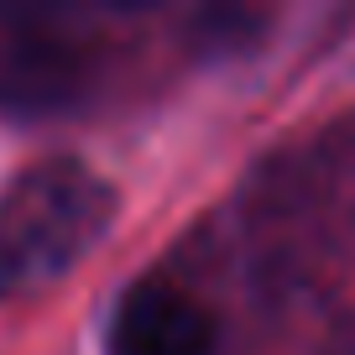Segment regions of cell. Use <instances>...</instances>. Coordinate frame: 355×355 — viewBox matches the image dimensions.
I'll use <instances>...</instances> for the list:
<instances>
[{"instance_id":"cell-1","label":"cell","mask_w":355,"mask_h":355,"mask_svg":"<svg viewBox=\"0 0 355 355\" xmlns=\"http://www.w3.org/2000/svg\"><path fill=\"white\" fill-rule=\"evenodd\" d=\"M115 225V189L78 157L32 162L0 193V303L53 288Z\"/></svg>"},{"instance_id":"cell-2","label":"cell","mask_w":355,"mask_h":355,"mask_svg":"<svg viewBox=\"0 0 355 355\" xmlns=\"http://www.w3.org/2000/svg\"><path fill=\"white\" fill-rule=\"evenodd\" d=\"M214 313L162 277L136 282L110 319V355H214Z\"/></svg>"},{"instance_id":"cell-3","label":"cell","mask_w":355,"mask_h":355,"mask_svg":"<svg viewBox=\"0 0 355 355\" xmlns=\"http://www.w3.org/2000/svg\"><path fill=\"white\" fill-rule=\"evenodd\" d=\"M84 89V53L73 37L26 16H0V100L16 110L68 105Z\"/></svg>"}]
</instances>
